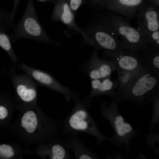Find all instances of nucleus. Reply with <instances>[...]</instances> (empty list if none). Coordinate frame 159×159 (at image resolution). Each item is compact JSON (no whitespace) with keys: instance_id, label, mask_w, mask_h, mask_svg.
Returning a JSON list of instances; mask_svg holds the SVG:
<instances>
[{"instance_id":"1","label":"nucleus","mask_w":159,"mask_h":159,"mask_svg":"<svg viewBox=\"0 0 159 159\" xmlns=\"http://www.w3.org/2000/svg\"><path fill=\"white\" fill-rule=\"evenodd\" d=\"M159 96V75L145 65L122 90L115 92L112 101H123L141 106L148 104Z\"/></svg>"},{"instance_id":"2","label":"nucleus","mask_w":159,"mask_h":159,"mask_svg":"<svg viewBox=\"0 0 159 159\" xmlns=\"http://www.w3.org/2000/svg\"><path fill=\"white\" fill-rule=\"evenodd\" d=\"M74 104L72 110L62 121V132L64 134L83 132L90 135L96 139L97 144L100 145L104 141H110V137L104 135L100 131L88 110L91 100L81 98L76 94Z\"/></svg>"},{"instance_id":"3","label":"nucleus","mask_w":159,"mask_h":159,"mask_svg":"<svg viewBox=\"0 0 159 159\" xmlns=\"http://www.w3.org/2000/svg\"><path fill=\"white\" fill-rule=\"evenodd\" d=\"M97 16L108 25L117 35L125 49L137 52L148 45L141 32L131 26L129 19L110 12L99 14Z\"/></svg>"},{"instance_id":"4","label":"nucleus","mask_w":159,"mask_h":159,"mask_svg":"<svg viewBox=\"0 0 159 159\" xmlns=\"http://www.w3.org/2000/svg\"><path fill=\"white\" fill-rule=\"evenodd\" d=\"M120 103L112 101L109 104L102 102L101 105V115L110 123L113 134L110 141L116 147L124 146L128 151L130 148V142L138 134L136 130L124 119L118 110Z\"/></svg>"},{"instance_id":"5","label":"nucleus","mask_w":159,"mask_h":159,"mask_svg":"<svg viewBox=\"0 0 159 159\" xmlns=\"http://www.w3.org/2000/svg\"><path fill=\"white\" fill-rule=\"evenodd\" d=\"M14 32L9 35L11 39L21 38L33 40L45 44L60 46L59 42L52 39L47 34L37 16L33 0H28L24 13L20 21L14 25Z\"/></svg>"},{"instance_id":"6","label":"nucleus","mask_w":159,"mask_h":159,"mask_svg":"<svg viewBox=\"0 0 159 159\" xmlns=\"http://www.w3.org/2000/svg\"><path fill=\"white\" fill-rule=\"evenodd\" d=\"M83 29L87 37L85 44L93 47L95 50H126L116 33L97 16Z\"/></svg>"},{"instance_id":"7","label":"nucleus","mask_w":159,"mask_h":159,"mask_svg":"<svg viewBox=\"0 0 159 159\" xmlns=\"http://www.w3.org/2000/svg\"><path fill=\"white\" fill-rule=\"evenodd\" d=\"M19 67L39 84L62 94L67 102L74 100L76 92L63 85L48 73L24 63L20 64Z\"/></svg>"},{"instance_id":"8","label":"nucleus","mask_w":159,"mask_h":159,"mask_svg":"<svg viewBox=\"0 0 159 159\" xmlns=\"http://www.w3.org/2000/svg\"><path fill=\"white\" fill-rule=\"evenodd\" d=\"M101 56L111 61L116 70L133 71L140 69L144 65L137 52L125 50L115 51L103 50Z\"/></svg>"},{"instance_id":"9","label":"nucleus","mask_w":159,"mask_h":159,"mask_svg":"<svg viewBox=\"0 0 159 159\" xmlns=\"http://www.w3.org/2000/svg\"><path fill=\"white\" fill-rule=\"evenodd\" d=\"M137 13V28L144 37L148 33L159 30V8L149 0L142 3Z\"/></svg>"},{"instance_id":"10","label":"nucleus","mask_w":159,"mask_h":159,"mask_svg":"<svg viewBox=\"0 0 159 159\" xmlns=\"http://www.w3.org/2000/svg\"><path fill=\"white\" fill-rule=\"evenodd\" d=\"M83 69L90 80L110 77L116 69L111 61L99 57L97 51L95 49L83 65Z\"/></svg>"},{"instance_id":"11","label":"nucleus","mask_w":159,"mask_h":159,"mask_svg":"<svg viewBox=\"0 0 159 159\" xmlns=\"http://www.w3.org/2000/svg\"><path fill=\"white\" fill-rule=\"evenodd\" d=\"M51 19L53 21L61 22L67 26V30L80 34L84 42L87 41L86 34L83 29L80 27L76 22L75 13L71 9L68 3L64 2L56 5L52 13Z\"/></svg>"},{"instance_id":"12","label":"nucleus","mask_w":159,"mask_h":159,"mask_svg":"<svg viewBox=\"0 0 159 159\" xmlns=\"http://www.w3.org/2000/svg\"><path fill=\"white\" fill-rule=\"evenodd\" d=\"M13 87L18 96L23 101L31 102L37 96V84L29 76L14 74L12 77Z\"/></svg>"},{"instance_id":"13","label":"nucleus","mask_w":159,"mask_h":159,"mask_svg":"<svg viewBox=\"0 0 159 159\" xmlns=\"http://www.w3.org/2000/svg\"><path fill=\"white\" fill-rule=\"evenodd\" d=\"M145 0H108L103 6L110 12L119 14L128 19L134 17Z\"/></svg>"},{"instance_id":"14","label":"nucleus","mask_w":159,"mask_h":159,"mask_svg":"<svg viewBox=\"0 0 159 159\" xmlns=\"http://www.w3.org/2000/svg\"><path fill=\"white\" fill-rule=\"evenodd\" d=\"M91 89L89 94L84 98L91 100L93 97L100 95H105L112 98L115 90L118 88V81L112 80L110 77L91 80Z\"/></svg>"},{"instance_id":"15","label":"nucleus","mask_w":159,"mask_h":159,"mask_svg":"<svg viewBox=\"0 0 159 159\" xmlns=\"http://www.w3.org/2000/svg\"><path fill=\"white\" fill-rule=\"evenodd\" d=\"M78 133L65 134V141L71 149L75 159H99V157L87 148L80 141Z\"/></svg>"},{"instance_id":"16","label":"nucleus","mask_w":159,"mask_h":159,"mask_svg":"<svg viewBox=\"0 0 159 159\" xmlns=\"http://www.w3.org/2000/svg\"><path fill=\"white\" fill-rule=\"evenodd\" d=\"M137 53L143 64L159 75V46L151 44Z\"/></svg>"},{"instance_id":"17","label":"nucleus","mask_w":159,"mask_h":159,"mask_svg":"<svg viewBox=\"0 0 159 159\" xmlns=\"http://www.w3.org/2000/svg\"><path fill=\"white\" fill-rule=\"evenodd\" d=\"M5 29L0 26V47L6 52L14 64H16L18 59L12 47L9 36L6 34Z\"/></svg>"},{"instance_id":"18","label":"nucleus","mask_w":159,"mask_h":159,"mask_svg":"<svg viewBox=\"0 0 159 159\" xmlns=\"http://www.w3.org/2000/svg\"><path fill=\"white\" fill-rule=\"evenodd\" d=\"M143 67L139 70L133 71L116 70L118 75V86L115 92H120L136 76Z\"/></svg>"},{"instance_id":"19","label":"nucleus","mask_w":159,"mask_h":159,"mask_svg":"<svg viewBox=\"0 0 159 159\" xmlns=\"http://www.w3.org/2000/svg\"><path fill=\"white\" fill-rule=\"evenodd\" d=\"M37 123L36 115L34 112L31 110L26 112L21 119L22 126L29 133H32L34 131Z\"/></svg>"},{"instance_id":"20","label":"nucleus","mask_w":159,"mask_h":159,"mask_svg":"<svg viewBox=\"0 0 159 159\" xmlns=\"http://www.w3.org/2000/svg\"><path fill=\"white\" fill-rule=\"evenodd\" d=\"M14 24L10 13H8L0 7V26L6 29H12Z\"/></svg>"},{"instance_id":"21","label":"nucleus","mask_w":159,"mask_h":159,"mask_svg":"<svg viewBox=\"0 0 159 159\" xmlns=\"http://www.w3.org/2000/svg\"><path fill=\"white\" fill-rule=\"evenodd\" d=\"M145 37L148 45L153 44L159 46V30L148 33Z\"/></svg>"},{"instance_id":"22","label":"nucleus","mask_w":159,"mask_h":159,"mask_svg":"<svg viewBox=\"0 0 159 159\" xmlns=\"http://www.w3.org/2000/svg\"><path fill=\"white\" fill-rule=\"evenodd\" d=\"M14 154L12 148L10 146L5 144L0 145V155L9 158L12 156Z\"/></svg>"},{"instance_id":"23","label":"nucleus","mask_w":159,"mask_h":159,"mask_svg":"<svg viewBox=\"0 0 159 159\" xmlns=\"http://www.w3.org/2000/svg\"><path fill=\"white\" fill-rule=\"evenodd\" d=\"M82 0H70L69 6L71 9L75 13L82 3Z\"/></svg>"},{"instance_id":"24","label":"nucleus","mask_w":159,"mask_h":159,"mask_svg":"<svg viewBox=\"0 0 159 159\" xmlns=\"http://www.w3.org/2000/svg\"><path fill=\"white\" fill-rule=\"evenodd\" d=\"M20 0H14L12 10L10 13L11 17L13 20H14L16 11L19 4Z\"/></svg>"},{"instance_id":"25","label":"nucleus","mask_w":159,"mask_h":159,"mask_svg":"<svg viewBox=\"0 0 159 159\" xmlns=\"http://www.w3.org/2000/svg\"><path fill=\"white\" fill-rule=\"evenodd\" d=\"M8 114L7 109L4 107L0 106V119L4 118L7 117Z\"/></svg>"},{"instance_id":"26","label":"nucleus","mask_w":159,"mask_h":159,"mask_svg":"<svg viewBox=\"0 0 159 159\" xmlns=\"http://www.w3.org/2000/svg\"><path fill=\"white\" fill-rule=\"evenodd\" d=\"M149 1L153 5L158 8L159 7V0H149Z\"/></svg>"}]
</instances>
